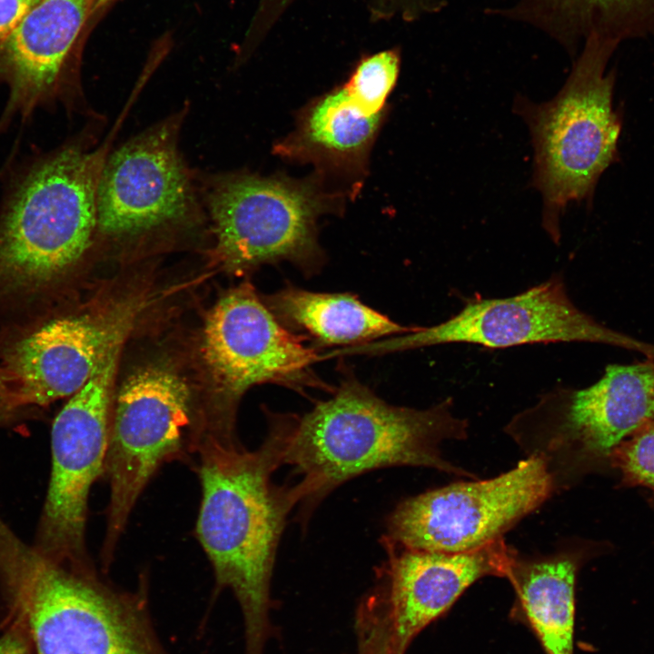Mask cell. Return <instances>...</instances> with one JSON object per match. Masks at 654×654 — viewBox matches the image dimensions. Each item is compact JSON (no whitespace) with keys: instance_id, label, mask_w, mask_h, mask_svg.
<instances>
[{"instance_id":"obj_1","label":"cell","mask_w":654,"mask_h":654,"mask_svg":"<svg viewBox=\"0 0 654 654\" xmlns=\"http://www.w3.org/2000/svg\"><path fill=\"white\" fill-rule=\"evenodd\" d=\"M268 423L266 439L255 451L211 435L193 448L203 490L197 538L217 583L231 589L240 603L247 654H263L277 547L287 515L299 503L293 486L272 481L283 464L288 415L270 412Z\"/></svg>"},{"instance_id":"obj_2","label":"cell","mask_w":654,"mask_h":654,"mask_svg":"<svg viewBox=\"0 0 654 654\" xmlns=\"http://www.w3.org/2000/svg\"><path fill=\"white\" fill-rule=\"evenodd\" d=\"M468 430L451 398L422 410L391 405L347 373L331 398L302 416L289 414L283 464L302 476L294 489L304 510L342 483L380 468L426 467L476 479L441 449L445 441L466 439Z\"/></svg>"},{"instance_id":"obj_3","label":"cell","mask_w":654,"mask_h":654,"mask_svg":"<svg viewBox=\"0 0 654 654\" xmlns=\"http://www.w3.org/2000/svg\"><path fill=\"white\" fill-rule=\"evenodd\" d=\"M619 44L590 35L552 100L537 104L519 97L515 103L531 135L533 185L543 198L542 225L555 243L566 207L589 200L601 173L617 160L621 126L612 108L615 73L605 71Z\"/></svg>"},{"instance_id":"obj_4","label":"cell","mask_w":654,"mask_h":654,"mask_svg":"<svg viewBox=\"0 0 654 654\" xmlns=\"http://www.w3.org/2000/svg\"><path fill=\"white\" fill-rule=\"evenodd\" d=\"M106 148L67 145L23 178L0 219V294L35 293L88 250Z\"/></svg>"},{"instance_id":"obj_5","label":"cell","mask_w":654,"mask_h":654,"mask_svg":"<svg viewBox=\"0 0 654 654\" xmlns=\"http://www.w3.org/2000/svg\"><path fill=\"white\" fill-rule=\"evenodd\" d=\"M654 420V362L609 365L583 389L557 386L515 414L505 432L526 457L540 458L555 492L608 458L626 436Z\"/></svg>"},{"instance_id":"obj_6","label":"cell","mask_w":654,"mask_h":654,"mask_svg":"<svg viewBox=\"0 0 654 654\" xmlns=\"http://www.w3.org/2000/svg\"><path fill=\"white\" fill-rule=\"evenodd\" d=\"M318 173L304 179L237 173L218 176L206 193L215 254L232 272L289 262L318 272L320 216L342 210L343 194L327 192Z\"/></svg>"},{"instance_id":"obj_7","label":"cell","mask_w":654,"mask_h":654,"mask_svg":"<svg viewBox=\"0 0 654 654\" xmlns=\"http://www.w3.org/2000/svg\"><path fill=\"white\" fill-rule=\"evenodd\" d=\"M42 554L4 567L12 610L37 654H159L137 609Z\"/></svg>"},{"instance_id":"obj_8","label":"cell","mask_w":654,"mask_h":654,"mask_svg":"<svg viewBox=\"0 0 654 654\" xmlns=\"http://www.w3.org/2000/svg\"><path fill=\"white\" fill-rule=\"evenodd\" d=\"M555 493L535 456L486 479L459 481L400 502L386 521L384 542L418 550L466 552L503 534Z\"/></svg>"},{"instance_id":"obj_9","label":"cell","mask_w":654,"mask_h":654,"mask_svg":"<svg viewBox=\"0 0 654 654\" xmlns=\"http://www.w3.org/2000/svg\"><path fill=\"white\" fill-rule=\"evenodd\" d=\"M596 342L634 350L654 359V346L617 332L580 311L562 276L504 298H474L441 323L353 346L350 355H382L447 343L490 349L550 342Z\"/></svg>"},{"instance_id":"obj_10","label":"cell","mask_w":654,"mask_h":654,"mask_svg":"<svg viewBox=\"0 0 654 654\" xmlns=\"http://www.w3.org/2000/svg\"><path fill=\"white\" fill-rule=\"evenodd\" d=\"M115 400L104 471L110 484L107 564L152 476L185 448L192 451L190 390L177 373L162 366L141 369L124 381Z\"/></svg>"},{"instance_id":"obj_11","label":"cell","mask_w":654,"mask_h":654,"mask_svg":"<svg viewBox=\"0 0 654 654\" xmlns=\"http://www.w3.org/2000/svg\"><path fill=\"white\" fill-rule=\"evenodd\" d=\"M121 334L90 380L56 415L51 431L52 470L41 524L45 557L78 568L84 560V530L92 484L104 471L112 395Z\"/></svg>"},{"instance_id":"obj_12","label":"cell","mask_w":654,"mask_h":654,"mask_svg":"<svg viewBox=\"0 0 654 654\" xmlns=\"http://www.w3.org/2000/svg\"><path fill=\"white\" fill-rule=\"evenodd\" d=\"M306 339L282 324L249 283L228 291L206 318L203 345L224 406L232 411L247 390L264 383L329 389L312 372L321 353Z\"/></svg>"},{"instance_id":"obj_13","label":"cell","mask_w":654,"mask_h":654,"mask_svg":"<svg viewBox=\"0 0 654 654\" xmlns=\"http://www.w3.org/2000/svg\"><path fill=\"white\" fill-rule=\"evenodd\" d=\"M183 113L132 138L106 157L97 187V232L129 237L183 223L198 204L178 149Z\"/></svg>"},{"instance_id":"obj_14","label":"cell","mask_w":654,"mask_h":654,"mask_svg":"<svg viewBox=\"0 0 654 654\" xmlns=\"http://www.w3.org/2000/svg\"><path fill=\"white\" fill-rule=\"evenodd\" d=\"M383 545L388 554L383 582L372 595L399 654L475 581L487 576L506 578L516 551L503 539L453 553Z\"/></svg>"},{"instance_id":"obj_15","label":"cell","mask_w":654,"mask_h":654,"mask_svg":"<svg viewBox=\"0 0 654 654\" xmlns=\"http://www.w3.org/2000/svg\"><path fill=\"white\" fill-rule=\"evenodd\" d=\"M124 325L86 316L53 319L15 339L1 370L14 404L45 406L72 396L92 377Z\"/></svg>"},{"instance_id":"obj_16","label":"cell","mask_w":654,"mask_h":654,"mask_svg":"<svg viewBox=\"0 0 654 654\" xmlns=\"http://www.w3.org/2000/svg\"><path fill=\"white\" fill-rule=\"evenodd\" d=\"M92 16L91 0H39L9 39L0 74L10 86L4 120L27 116L74 89L80 35Z\"/></svg>"},{"instance_id":"obj_17","label":"cell","mask_w":654,"mask_h":654,"mask_svg":"<svg viewBox=\"0 0 654 654\" xmlns=\"http://www.w3.org/2000/svg\"><path fill=\"white\" fill-rule=\"evenodd\" d=\"M385 116L386 112L366 109L342 84L310 102L273 152L292 162L312 164L323 178L332 174L352 182L356 194Z\"/></svg>"},{"instance_id":"obj_18","label":"cell","mask_w":654,"mask_h":654,"mask_svg":"<svg viewBox=\"0 0 654 654\" xmlns=\"http://www.w3.org/2000/svg\"><path fill=\"white\" fill-rule=\"evenodd\" d=\"M581 560L567 543L545 555L515 551L512 557L506 578L515 590L516 607L546 654H573L575 584Z\"/></svg>"},{"instance_id":"obj_19","label":"cell","mask_w":654,"mask_h":654,"mask_svg":"<svg viewBox=\"0 0 654 654\" xmlns=\"http://www.w3.org/2000/svg\"><path fill=\"white\" fill-rule=\"evenodd\" d=\"M263 300L286 328L323 346L352 347L419 329L397 323L349 292H316L288 285Z\"/></svg>"},{"instance_id":"obj_20","label":"cell","mask_w":654,"mask_h":654,"mask_svg":"<svg viewBox=\"0 0 654 654\" xmlns=\"http://www.w3.org/2000/svg\"><path fill=\"white\" fill-rule=\"evenodd\" d=\"M495 13L543 31L570 54L591 34L654 41V0H518Z\"/></svg>"},{"instance_id":"obj_21","label":"cell","mask_w":654,"mask_h":654,"mask_svg":"<svg viewBox=\"0 0 654 654\" xmlns=\"http://www.w3.org/2000/svg\"><path fill=\"white\" fill-rule=\"evenodd\" d=\"M400 55L386 50L363 58L343 84L347 92L369 111L386 112V102L398 79Z\"/></svg>"},{"instance_id":"obj_22","label":"cell","mask_w":654,"mask_h":654,"mask_svg":"<svg viewBox=\"0 0 654 654\" xmlns=\"http://www.w3.org/2000/svg\"><path fill=\"white\" fill-rule=\"evenodd\" d=\"M629 436L618 443L607 459L620 471L625 485L654 489V420Z\"/></svg>"},{"instance_id":"obj_23","label":"cell","mask_w":654,"mask_h":654,"mask_svg":"<svg viewBox=\"0 0 654 654\" xmlns=\"http://www.w3.org/2000/svg\"><path fill=\"white\" fill-rule=\"evenodd\" d=\"M39 0H0V63L4 50L22 20Z\"/></svg>"},{"instance_id":"obj_24","label":"cell","mask_w":654,"mask_h":654,"mask_svg":"<svg viewBox=\"0 0 654 654\" xmlns=\"http://www.w3.org/2000/svg\"><path fill=\"white\" fill-rule=\"evenodd\" d=\"M394 3L407 17L437 11L443 5L442 0H394Z\"/></svg>"},{"instance_id":"obj_25","label":"cell","mask_w":654,"mask_h":654,"mask_svg":"<svg viewBox=\"0 0 654 654\" xmlns=\"http://www.w3.org/2000/svg\"><path fill=\"white\" fill-rule=\"evenodd\" d=\"M0 654H31L28 645L17 629L0 637Z\"/></svg>"},{"instance_id":"obj_26","label":"cell","mask_w":654,"mask_h":654,"mask_svg":"<svg viewBox=\"0 0 654 654\" xmlns=\"http://www.w3.org/2000/svg\"><path fill=\"white\" fill-rule=\"evenodd\" d=\"M292 1L293 0H263L259 13V22L263 25L270 27Z\"/></svg>"},{"instance_id":"obj_27","label":"cell","mask_w":654,"mask_h":654,"mask_svg":"<svg viewBox=\"0 0 654 654\" xmlns=\"http://www.w3.org/2000/svg\"><path fill=\"white\" fill-rule=\"evenodd\" d=\"M113 0H91L92 15L102 8L105 7Z\"/></svg>"},{"instance_id":"obj_28","label":"cell","mask_w":654,"mask_h":654,"mask_svg":"<svg viewBox=\"0 0 654 654\" xmlns=\"http://www.w3.org/2000/svg\"><path fill=\"white\" fill-rule=\"evenodd\" d=\"M7 392L8 390L5 384L4 374L0 370V402H3V400H5V396H7Z\"/></svg>"}]
</instances>
